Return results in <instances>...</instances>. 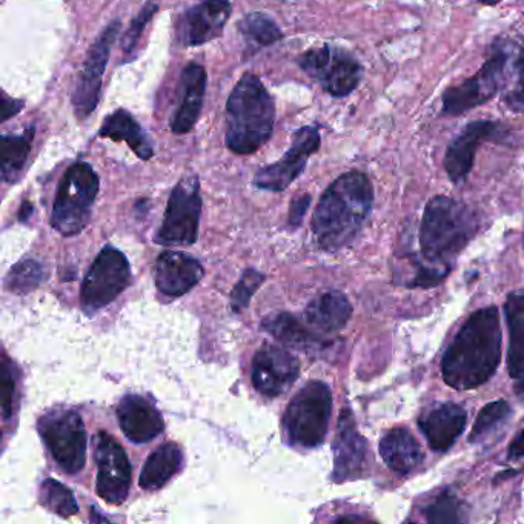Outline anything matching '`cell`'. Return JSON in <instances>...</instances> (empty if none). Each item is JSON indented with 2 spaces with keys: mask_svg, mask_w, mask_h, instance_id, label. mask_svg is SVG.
<instances>
[{
  "mask_svg": "<svg viewBox=\"0 0 524 524\" xmlns=\"http://www.w3.org/2000/svg\"><path fill=\"white\" fill-rule=\"evenodd\" d=\"M231 13V0H202L177 20V40L183 47H199L219 39Z\"/></svg>",
  "mask_w": 524,
  "mask_h": 524,
  "instance_id": "2e32d148",
  "label": "cell"
},
{
  "mask_svg": "<svg viewBox=\"0 0 524 524\" xmlns=\"http://www.w3.org/2000/svg\"><path fill=\"white\" fill-rule=\"evenodd\" d=\"M240 34L257 48L269 47L283 39L282 30L265 13H249L242 17L239 25Z\"/></svg>",
  "mask_w": 524,
  "mask_h": 524,
  "instance_id": "f546056e",
  "label": "cell"
},
{
  "mask_svg": "<svg viewBox=\"0 0 524 524\" xmlns=\"http://www.w3.org/2000/svg\"><path fill=\"white\" fill-rule=\"evenodd\" d=\"M309 203H311V196L309 194H303V196L297 197L292 202L291 209H289V223L292 226H299L305 217L306 211H308Z\"/></svg>",
  "mask_w": 524,
  "mask_h": 524,
  "instance_id": "f35d334b",
  "label": "cell"
},
{
  "mask_svg": "<svg viewBox=\"0 0 524 524\" xmlns=\"http://www.w3.org/2000/svg\"><path fill=\"white\" fill-rule=\"evenodd\" d=\"M97 494L110 505H122L131 488V465L127 452L114 437L100 432L96 437Z\"/></svg>",
  "mask_w": 524,
  "mask_h": 524,
  "instance_id": "5bb4252c",
  "label": "cell"
},
{
  "mask_svg": "<svg viewBox=\"0 0 524 524\" xmlns=\"http://www.w3.org/2000/svg\"><path fill=\"white\" fill-rule=\"evenodd\" d=\"M42 277H44V271L40 268L39 263L27 260L11 269L10 276H8V288L14 292H30L31 289L39 286Z\"/></svg>",
  "mask_w": 524,
  "mask_h": 524,
  "instance_id": "d590c367",
  "label": "cell"
},
{
  "mask_svg": "<svg viewBox=\"0 0 524 524\" xmlns=\"http://www.w3.org/2000/svg\"><path fill=\"white\" fill-rule=\"evenodd\" d=\"M157 10H159V5L154 4V2L150 0V2H146V4L143 5L142 10L134 17L130 27H128V30L123 34L122 45H120L122 53L125 54V56H133L146 25L150 24Z\"/></svg>",
  "mask_w": 524,
  "mask_h": 524,
  "instance_id": "836d02e7",
  "label": "cell"
},
{
  "mask_svg": "<svg viewBox=\"0 0 524 524\" xmlns=\"http://www.w3.org/2000/svg\"><path fill=\"white\" fill-rule=\"evenodd\" d=\"M202 277V265L188 254L166 251L157 259L156 285L165 296H183L190 292Z\"/></svg>",
  "mask_w": 524,
  "mask_h": 524,
  "instance_id": "ffe728a7",
  "label": "cell"
},
{
  "mask_svg": "<svg viewBox=\"0 0 524 524\" xmlns=\"http://www.w3.org/2000/svg\"><path fill=\"white\" fill-rule=\"evenodd\" d=\"M183 454L179 446L174 443H166L146 460L140 474V488L146 491H156L165 486L168 481L182 468Z\"/></svg>",
  "mask_w": 524,
  "mask_h": 524,
  "instance_id": "4316f807",
  "label": "cell"
},
{
  "mask_svg": "<svg viewBox=\"0 0 524 524\" xmlns=\"http://www.w3.org/2000/svg\"><path fill=\"white\" fill-rule=\"evenodd\" d=\"M99 137L127 143L139 159H153L154 146L150 136L127 110H116L103 120Z\"/></svg>",
  "mask_w": 524,
  "mask_h": 524,
  "instance_id": "cb8c5ba5",
  "label": "cell"
},
{
  "mask_svg": "<svg viewBox=\"0 0 524 524\" xmlns=\"http://www.w3.org/2000/svg\"><path fill=\"white\" fill-rule=\"evenodd\" d=\"M524 457V429L517 435L512 445L509 446V458L517 460Z\"/></svg>",
  "mask_w": 524,
  "mask_h": 524,
  "instance_id": "60d3db41",
  "label": "cell"
},
{
  "mask_svg": "<svg viewBox=\"0 0 524 524\" xmlns=\"http://www.w3.org/2000/svg\"><path fill=\"white\" fill-rule=\"evenodd\" d=\"M37 429L60 468L67 474L82 471L87 460V429L77 412H51L40 418Z\"/></svg>",
  "mask_w": 524,
  "mask_h": 524,
  "instance_id": "9c48e42d",
  "label": "cell"
},
{
  "mask_svg": "<svg viewBox=\"0 0 524 524\" xmlns=\"http://www.w3.org/2000/svg\"><path fill=\"white\" fill-rule=\"evenodd\" d=\"M508 136L509 131L503 127V123L494 120H475L468 123L446 150L445 168L452 183L458 185L468 179L481 143L503 142Z\"/></svg>",
  "mask_w": 524,
  "mask_h": 524,
  "instance_id": "9a60e30c",
  "label": "cell"
},
{
  "mask_svg": "<svg viewBox=\"0 0 524 524\" xmlns=\"http://www.w3.org/2000/svg\"><path fill=\"white\" fill-rule=\"evenodd\" d=\"M120 20H113L99 34L96 42L88 50L82 71L74 83L73 102L74 113L79 120L88 119L99 105L102 77L110 60L111 47L120 31Z\"/></svg>",
  "mask_w": 524,
  "mask_h": 524,
  "instance_id": "7c38bea8",
  "label": "cell"
},
{
  "mask_svg": "<svg viewBox=\"0 0 524 524\" xmlns=\"http://www.w3.org/2000/svg\"><path fill=\"white\" fill-rule=\"evenodd\" d=\"M297 62L332 97L349 96L362 82V65L343 48L332 45L312 48L303 53Z\"/></svg>",
  "mask_w": 524,
  "mask_h": 524,
  "instance_id": "ba28073f",
  "label": "cell"
},
{
  "mask_svg": "<svg viewBox=\"0 0 524 524\" xmlns=\"http://www.w3.org/2000/svg\"><path fill=\"white\" fill-rule=\"evenodd\" d=\"M380 455L392 471L403 475L414 471L425 458L422 446L405 428L392 429L382 438Z\"/></svg>",
  "mask_w": 524,
  "mask_h": 524,
  "instance_id": "d4e9b609",
  "label": "cell"
},
{
  "mask_svg": "<svg viewBox=\"0 0 524 524\" xmlns=\"http://www.w3.org/2000/svg\"><path fill=\"white\" fill-rule=\"evenodd\" d=\"M514 45L495 42L491 56L474 76L461 82L457 87L448 88L443 94V114L460 116L483 103L489 102L508 83V68Z\"/></svg>",
  "mask_w": 524,
  "mask_h": 524,
  "instance_id": "52a82bcc",
  "label": "cell"
},
{
  "mask_svg": "<svg viewBox=\"0 0 524 524\" xmlns=\"http://www.w3.org/2000/svg\"><path fill=\"white\" fill-rule=\"evenodd\" d=\"M99 188V176L90 163L77 162L65 171L51 214V225L57 233L65 237L82 233L90 222Z\"/></svg>",
  "mask_w": 524,
  "mask_h": 524,
  "instance_id": "5b68a950",
  "label": "cell"
},
{
  "mask_svg": "<svg viewBox=\"0 0 524 524\" xmlns=\"http://www.w3.org/2000/svg\"><path fill=\"white\" fill-rule=\"evenodd\" d=\"M368 471V443L357 432L348 409L340 415L339 431L334 442V480H352Z\"/></svg>",
  "mask_w": 524,
  "mask_h": 524,
  "instance_id": "ac0fdd59",
  "label": "cell"
},
{
  "mask_svg": "<svg viewBox=\"0 0 524 524\" xmlns=\"http://www.w3.org/2000/svg\"><path fill=\"white\" fill-rule=\"evenodd\" d=\"M478 2L485 5H497L500 4L501 0H478Z\"/></svg>",
  "mask_w": 524,
  "mask_h": 524,
  "instance_id": "b9f144b4",
  "label": "cell"
},
{
  "mask_svg": "<svg viewBox=\"0 0 524 524\" xmlns=\"http://www.w3.org/2000/svg\"><path fill=\"white\" fill-rule=\"evenodd\" d=\"M262 326L272 337H276L286 345L297 346V348H308L319 340L291 314H277V316L268 317L263 320Z\"/></svg>",
  "mask_w": 524,
  "mask_h": 524,
  "instance_id": "f1b7e54d",
  "label": "cell"
},
{
  "mask_svg": "<svg viewBox=\"0 0 524 524\" xmlns=\"http://www.w3.org/2000/svg\"><path fill=\"white\" fill-rule=\"evenodd\" d=\"M352 306L345 294L328 291L309 303L305 311V320L311 328L323 334H332L348 325Z\"/></svg>",
  "mask_w": 524,
  "mask_h": 524,
  "instance_id": "603a6c76",
  "label": "cell"
},
{
  "mask_svg": "<svg viewBox=\"0 0 524 524\" xmlns=\"http://www.w3.org/2000/svg\"><path fill=\"white\" fill-rule=\"evenodd\" d=\"M263 280H265V276L256 269H248V271L243 272L242 279L234 286L233 297H231L234 311H243L249 305L251 297L262 286Z\"/></svg>",
  "mask_w": 524,
  "mask_h": 524,
  "instance_id": "8d00e7d4",
  "label": "cell"
},
{
  "mask_svg": "<svg viewBox=\"0 0 524 524\" xmlns=\"http://www.w3.org/2000/svg\"><path fill=\"white\" fill-rule=\"evenodd\" d=\"M374 190L360 171L343 174L323 193L312 217V233L323 249L337 251L360 233L371 213Z\"/></svg>",
  "mask_w": 524,
  "mask_h": 524,
  "instance_id": "7a4b0ae2",
  "label": "cell"
},
{
  "mask_svg": "<svg viewBox=\"0 0 524 524\" xmlns=\"http://www.w3.org/2000/svg\"><path fill=\"white\" fill-rule=\"evenodd\" d=\"M131 282L127 257L119 249L107 246L100 251L83 280L80 302L88 314H94L117 299Z\"/></svg>",
  "mask_w": 524,
  "mask_h": 524,
  "instance_id": "30bf717a",
  "label": "cell"
},
{
  "mask_svg": "<svg viewBox=\"0 0 524 524\" xmlns=\"http://www.w3.org/2000/svg\"><path fill=\"white\" fill-rule=\"evenodd\" d=\"M426 520L429 523H460L461 503L452 492H445L426 509Z\"/></svg>",
  "mask_w": 524,
  "mask_h": 524,
  "instance_id": "e575fe53",
  "label": "cell"
},
{
  "mask_svg": "<svg viewBox=\"0 0 524 524\" xmlns=\"http://www.w3.org/2000/svg\"><path fill=\"white\" fill-rule=\"evenodd\" d=\"M13 366L4 355L2 362V375H0V386H2V409L4 418L13 415L14 403H16V379H14Z\"/></svg>",
  "mask_w": 524,
  "mask_h": 524,
  "instance_id": "74e56055",
  "label": "cell"
},
{
  "mask_svg": "<svg viewBox=\"0 0 524 524\" xmlns=\"http://www.w3.org/2000/svg\"><path fill=\"white\" fill-rule=\"evenodd\" d=\"M200 211L199 177L180 180L171 193L156 242L163 246L193 245L199 236Z\"/></svg>",
  "mask_w": 524,
  "mask_h": 524,
  "instance_id": "8fae6325",
  "label": "cell"
},
{
  "mask_svg": "<svg viewBox=\"0 0 524 524\" xmlns=\"http://www.w3.org/2000/svg\"><path fill=\"white\" fill-rule=\"evenodd\" d=\"M39 501L45 509L60 517H71L79 511L73 492L53 478H48L40 485Z\"/></svg>",
  "mask_w": 524,
  "mask_h": 524,
  "instance_id": "4dcf8cb0",
  "label": "cell"
},
{
  "mask_svg": "<svg viewBox=\"0 0 524 524\" xmlns=\"http://www.w3.org/2000/svg\"><path fill=\"white\" fill-rule=\"evenodd\" d=\"M477 217L463 202L437 196L428 203L420 229V245L428 265L448 269L477 231Z\"/></svg>",
  "mask_w": 524,
  "mask_h": 524,
  "instance_id": "277c9868",
  "label": "cell"
},
{
  "mask_svg": "<svg viewBox=\"0 0 524 524\" xmlns=\"http://www.w3.org/2000/svg\"><path fill=\"white\" fill-rule=\"evenodd\" d=\"M120 428L133 443L151 442L163 431L162 414L140 395H127L117 408Z\"/></svg>",
  "mask_w": 524,
  "mask_h": 524,
  "instance_id": "44dd1931",
  "label": "cell"
},
{
  "mask_svg": "<svg viewBox=\"0 0 524 524\" xmlns=\"http://www.w3.org/2000/svg\"><path fill=\"white\" fill-rule=\"evenodd\" d=\"M276 123V103L259 76L243 74L226 102L225 143L229 151L248 156L269 142Z\"/></svg>",
  "mask_w": 524,
  "mask_h": 524,
  "instance_id": "3957f363",
  "label": "cell"
},
{
  "mask_svg": "<svg viewBox=\"0 0 524 524\" xmlns=\"http://www.w3.org/2000/svg\"><path fill=\"white\" fill-rule=\"evenodd\" d=\"M509 325V374L517 394L524 398V296L512 294L505 305Z\"/></svg>",
  "mask_w": 524,
  "mask_h": 524,
  "instance_id": "484cf974",
  "label": "cell"
},
{
  "mask_svg": "<svg viewBox=\"0 0 524 524\" xmlns=\"http://www.w3.org/2000/svg\"><path fill=\"white\" fill-rule=\"evenodd\" d=\"M468 415L465 409L454 403H443L420 420V429L425 434L432 451L445 452L465 431Z\"/></svg>",
  "mask_w": 524,
  "mask_h": 524,
  "instance_id": "7402d4cb",
  "label": "cell"
},
{
  "mask_svg": "<svg viewBox=\"0 0 524 524\" xmlns=\"http://www.w3.org/2000/svg\"><path fill=\"white\" fill-rule=\"evenodd\" d=\"M208 76L202 65L191 62L183 68L179 83V102L170 120V130L174 134H188L196 127L203 100H205Z\"/></svg>",
  "mask_w": 524,
  "mask_h": 524,
  "instance_id": "d6986e66",
  "label": "cell"
},
{
  "mask_svg": "<svg viewBox=\"0 0 524 524\" xmlns=\"http://www.w3.org/2000/svg\"><path fill=\"white\" fill-rule=\"evenodd\" d=\"M36 127H30L20 134H4L0 137V166L2 179L7 183H16L22 176L25 163L31 153Z\"/></svg>",
  "mask_w": 524,
  "mask_h": 524,
  "instance_id": "83f0119b",
  "label": "cell"
},
{
  "mask_svg": "<svg viewBox=\"0 0 524 524\" xmlns=\"http://www.w3.org/2000/svg\"><path fill=\"white\" fill-rule=\"evenodd\" d=\"M25 107L24 100L11 99L7 94L2 96V102H0V108H2V122H7L11 117L17 116L20 110Z\"/></svg>",
  "mask_w": 524,
  "mask_h": 524,
  "instance_id": "ab89813d",
  "label": "cell"
},
{
  "mask_svg": "<svg viewBox=\"0 0 524 524\" xmlns=\"http://www.w3.org/2000/svg\"><path fill=\"white\" fill-rule=\"evenodd\" d=\"M511 415V406L505 400H498V402L489 403L485 408L481 409L475 420L474 428H472L471 435H469V442L480 443L486 440V437L498 431V428L505 425Z\"/></svg>",
  "mask_w": 524,
  "mask_h": 524,
  "instance_id": "1f68e13d",
  "label": "cell"
},
{
  "mask_svg": "<svg viewBox=\"0 0 524 524\" xmlns=\"http://www.w3.org/2000/svg\"><path fill=\"white\" fill-rule=\"evenodd\" d=\"M322 137L316 127H302L292 134L291 146L279 162L263 166L254 177V185L260 190L280 193L285 191L300 174L312 154L319 151Z\"/></svg>",
  "mask_w": 524,
  "mask_h": 524,
  "instance_id": "4fadbf2b",
  "label": "cell"
},
{
  "mask_svg": "<svg viewBox=\"0 0 524 524\" xmlns=\"http://www.w3.org/2000/svg\"><path fill=\"white\" fill-rule=\"evenodd\" d=\"M331 389L323 382H309L292 398L283 417L289 443L300 448L322 445L331 420Z\"/></svg>",
  "mask_w": 524,
  "mask_h": 524,
  "instance_id": "8992f818",
  "label": "cell"
},
{
  "mask_svg": "<svg viewBox=\"0 0 524 524\" xmlns=\"http://www.w3.org/2000/svg\"><path fill=\"white\" fill-rule=\"evenodd\" d=\"M501 359V329L497 308L474 312L458 331L443 357V379L451 388L469 391L488 382Z\"/></svg>",
  "mask_w": 524,
  "mask_h": 524,
  "instance_id": "6da1fadb",
  "label": "cell"
},
{
  "mask_svg": "<svg viewBox=\"0 0 524 524\" xmlns=\"http://www.w3.org/2000/svg\"><path fill=\"white\" fill-rule=\"evenodd\" d=\"M300 363L296 355L274 345H263L254 355V388L265 397H279L299 379Z\"/></svg>",
  "mask_w": 524,
  "mask_h": 524,
  "instance_id": "e0dca14e",
  "label": "cell"
},
{
  "mask_svg": "<svg viewBox=\"0 0 524 524\" xmlns=\"http://www.w3.org/2000/svg\"><path fill=\"white\" fill-rule=\"evenodd\" d=\"M512 73L515 80L511 88L503 91V102L514 113H524V48L515 47L512 51Z\"/></svg>",
  "mask_w": 524,
  "mask_h": 524,
  "instance_id": "d6a6232c",
  "label": "cell"
}]
</instances>
